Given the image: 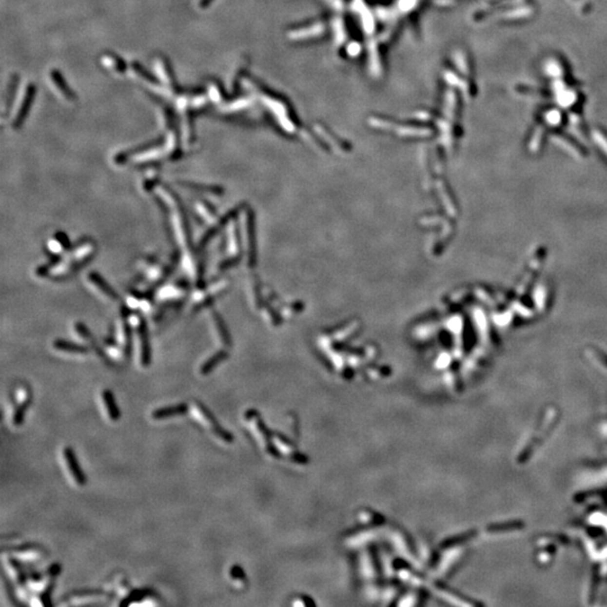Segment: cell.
Wrapping results in <instances>:
<instances>
[{"mask_svg":"<svg viewBox=\"0 0 607 607\" xmlns=\"http://www.w3.org/2000/svg\"><path fill=\"white\" fill-rule=\"evenodd\" d=\"M197 406L199 407V410H200V411L202 413V415H204V417H205L206 419H208V422L211 423V424H212V429H213V431H214V432H215V433L217 434V435H218L219 437H222L223 440H225V441H231L232 437H231L230 434L227 433L226 431H223V430L220 429V426L218 425V423L216 422V419L214 418V416H213V415L211 414V411H209L207 410V408H206V407L204 406V405L200 404V403H198V404H197Z\"/></svg>","mask_w":607,"mask_h":607,"instance_id":"cell-5","label":"cell"},{"mask_svg":"<svg viewBox=\"0 0 607 607\" xmlns=\"http://www.w3.org/2000/svg\"><path fill=\"white\" fill-rule=\"evenodd\" d=\"M29 403H31V400L27 399V400H25V403H23L21 405H20V406H18V408L16 410V411H15V415H14V424L15 425H20L21 423H23L24 416H25V411H26V410L28 408Z\"/></svg>","mask_w":607,"mask_h":607,"instance_id":"cell-8","label":"cell"},{"mask_svg":"<svg viewBox=\"0 0 607 607\" xmlns=\"http://www.w3.org/2000/svg\"><path fill=\"white\" fill-rule=\"evenodd\" d=\"M188 411V404L181 403L172 405V406H167L157 408L152 413V417L154 419H164L170 416H178V415H185Z\"/></svg>","mask_w":607,"mask_h":607,"instance_id":"cell-2","label":"cell"},{"mask_svg":"<svg viewBox=\"0 0 607 607\" xmlns=\"http://www.w3.org/2000/svg\"><path fill=\"white\" fill-rule=\"evenodd\" d=\"M102 399H104L105 406L106 408H107V413L109 415L110 419L114 422L118 421L120 417V411L115 402V398H114V395L112 393V392L108 391V389L104 391V392H102Z\"/></svg>","mask_w":607,"mask_h":607,"instance_id":"cell-4","label":"cell"},{"mask_svg":"<svg viewBox=\"0 0 607 607\" xmlns=\"http://www.w3.org/2000/svg\"><path fill=\"white\" fill-rule=\"evenodd\" d=\"M35 86L34 84H29L27 90H26V95H25V98L23 100V104H21V107L18 112V115L15 119V126H20V125L23 123L24 119L26 118V116L28 115L29 109L32 107V102L33 99H34L35 96Z\"/></svg>","mask_w":607,"mask_h":607,"instance_id":"cell-3","label":"cell"},{"mask_svg":"<svg viewBox=\"0 0 607 607\" xmlns=\"http://www.w3.org/2000/svg\"><path fill=\"white\" fill-rule=\"evenodd\" d=\"M212 1L213 0H200L199 6L201 7V8H206V7H208L209 5H211Z\"/></svg>","mask_w":607,"mask_h":607,"instance_id":"cell-12","label":"cell"},{"mask_svg":"<svg viewBox=\"0 0 607 607\" xmlns=\"http://www.w3.org/2000/svg\"><path fill=\"white\" fill-rule=\"evenodd\" d=\"M47 571H49L47 573H49L50 576H52V577H53V576H57V575H59V573H60V571H61V566H60V565H58V564H55V565H53V566H51V567H50V569L47 570Z\"/></svg>","mask_w":607,"mask_h":607,"instance_id":"cell-11","label":"cell"},{"mask_svg":"<svg viewBox=\"0 0 607 607\" xmlns=\"http://www.w3.org/2000/svg\"><path fill=\"white\" fill-rule=\"evenodd\" d=\"M51 76H52V79H53L54 82L58 84L59 89H60L62 93H63V95L65 96V97H67L68 99H73V98H75V93H73V91L68 87L67 82H65V80L63 78H62V76L60 75V73H59L58 71H52V73H51Z\"/></svg>","mask_w":607,"mask_h":607,"instance_id":"cell-6","label":"cell"},{"mask_svg":"<svg viewBox=\"0 0 607 607\" xmlns=\"http://www.w3.org/2000/svg\"><path fill=\"white\" fill-rule=\"evenodd\" d=\"M64 458H65V461H67L70 472H71L73 478H75L76 483L80 486L86 485V481H87L86 476H84L82 469L80 468L78 460H77L76 453L72 448L68 447L64 449Z\"/></svg>","mask_w":607,"mask_h":607,"instance_id":"cell-1","label":"cell"},{"mask_svg":"<svg viewBox=\"0 0 607 607\" xmlns=\"http://www.w3.org/2000/svg\"><path fill=\"white\" fill-rule=\"evenodd\" d=\"M150 594H151V591H150L149 589L134 590V591H132V593L130 594V596H128L127 598H125L123 602H120V604H119V605H120V606H123V605H127V604H130L131 602L139 601V599L143 598V597H146V596L150 595Z\"/></svg>","mask_w":607,"mask_h":607,"instance_id":"cell-7","label":"cell"},{"mask_svg":"<svg viewBox=\"0 0 607 607\" xmlns=\"http://www.w3.org/2000/svg\"><path fill=\"white\" fill-rule=\"evenodd\" d=\"M52 588H53V584H50L47 588L45 589V591L40 595V601H42V604L45 606H50L51 605V593H52Z\"/></svg>","mask_w":607,"mask_h":607,"instance_id":"cell-9","label":"cell"},{"mask_svg":"<svg viewBox=\"0 0 607 607\" xmlns=\"http://www.w3.org/2000/svg\"><path fill=\"white\" fill-rule=\"evenodd\" d=\"M133 65H134V69L136 70V71H137L141 76H143V78H145L146 80L150 81V82H157V80L154 79L153 77L151 76L148 71H146V70H144L142 67H139L137 63H134Z\"/></svg>","mask_w":607,"mask_h":607,"instance_id":"cell-10","label":"cell"}]
</instances>
